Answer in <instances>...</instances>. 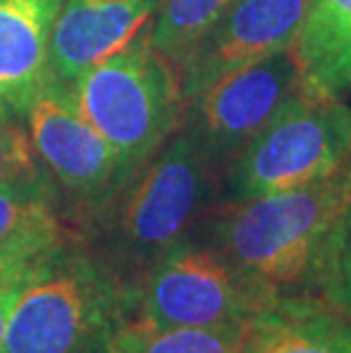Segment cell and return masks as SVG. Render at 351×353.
Here are the masks:
<instances>
[{
  "label": "cell",
  "mask_w": 351,
  "mask_h": 353,
  "mask_svg": "<svg viewBox=\"0 0 351 353\" xmlns=\"http://www.w3.org/2000/svg\"><path fill=\"white\" fill-rule=\"evenodd\" d=\"M53 255H50V258H53ZM50 258L41 260V262H34V265H26V267L12 269V272H7V274L0 276V351H3L7 324H10L12 312H14V307H17L19 299L23 296V292L28 290V285L41 274V269L46 267V262Z\"/></svg>",
  "instance_id": "cell-19"
},
{
  "label": "cell",
  "mask_w": 351,
  "mask_h": 353,
  "mask_svg": "<svg viewBox=\"0 0 351 353\" xmlns=\"http://www.w3.org/2000/svg\"><path fill=\"white\" fill-rule=\"evenodd\" d=\"M26 119L37 160L82 212L110 205L135 178L106 137L82 117L73 92L62 82L50 78L30 103Z\"/></svg>",
  "instance_id": "cell-7"
},
{
  "label": "cell",
  "mask_w": 351,
  "mask_h": 353,
  "mask_svg": "<svg viewBox=\"0 0 351 353\" xmlns=\"http://www.w3.org/2000/svg\"><path fill=\"white\" fill-rule=\"evenodd\" d=\"M310 0H235L178 69L185 103L242 66L294 48Z\"/></svg>",
  "instance_id": "cell-9"
},
{
  "label": "cell",
  "mask_w": 351,
  "mask_h": 353,
  "mask_svg": "<svg viewBox=\"0 0 351 353\" xmlns=\"http://www.w3.org/2000/svg\"><path fill=\"white\" fill-rule=\"evenodd\" d=\"M14 119L17 117L0 110V183L39 169L30 132Z\"/></svg>",
  "instance_id": "cell-18"
},
{
  "label": "cell",
  "mask_w": 351,
  "mask_h": 353,
  "mask_svg": "<svg viewBox=\"0 0 351 353\" xmlns=\"http://www.w3.org/2000/svg\"><path fill=\"white\" fill-rule=\"evenodd\" d=\"M62 246L57 187L41 169L0 183V244Z\"/></svg>",
  "instance_id": "cell-13"
},
{
  "label": "cell",
  "mask_w": 351,
  "mask_h": 353,
  "mask_svg": "<svg viewBox=\"0 0 351 353\" xmlns=\"http://www.w3.org/2000/svg\"><path fill=\"white\" fill-rule=\"evenodd\" d=\"M351 37V0H310L294 43L305 85H312Z\"/></svg>",
  "instance_id": "cell-16"
},
{
  "label": "cell",
  "mask_w": 351,
  "mask_h": 353,
  "mask_svg": "<svg viewBox=\"0 0 351 353\" xmlns=\"http://www.w3.org/2000/svg\"><path fill=\"white\" fill-rule=\"evenodd\" d=\"M148 30L71 85L82 117L135 176L178 130L188 108L178 71L153 50Z\"/></svg>",
  "instance_id": "cell-3"
},
{
  "label": "cell",
  "mask_w": 351,
  "mask_h": 353,
  "mask_svg": "<svg viewBox=\"0 0 351 353\" xmlns=\"http://www.w3.org/2000/svg\"><path fill=\"white\" fill-rule=\"evenodd\" d=\"M351 208V157L331 174L205 214L208 244L270 294L308 290L317 255Z\"/></svg>",
  "instance_id": "cell-1"
},
{
  "label": "cell",
  "mask_w": 351,
  "mask_h": 353,
  "mask_svg": "<svg viewBox=\"0 0 351 353\" xmlns=\"http://www.w3.org/2000/svg\"><path fill=\"white\" fill-rule=\"evenodd\" d=\"M240 353H351V319L310 292L281 294L249 319Z\"/></svg>",
  "instance_id": "cell-12"
},
{
  "label": "cell",
  "mask_w": 351,
  "mask_h": 353,
  "mask_svg": "<svg viewBox=\"0 0 351 353\" xmlns=\"http://www.w3.org/2000/svg\"><path fill=\"white\" fill-rule=\"evenodd\" d=\"M235 0H162L151 21V46L178 71L199 39Z\"/></svg>",
  "instance_id": "cell-15"
},
{
  "label": "cell",
  "mask_w": 351,
  "mask_h": 353,
  "mask_svg": "<svg viewBox=\"0 0 351 353\" xmlns=\"http://www.w3.org/2000/svg\"><path fill=\"white\" fill-rule=\"evenodd\" d=\"M305 85L294 48L230 71L188 103V130L223 169Z\"/></svg>",
  "instance_id": "cell-8"
},
{
  "label": "cell",
  "mask_w": 351,
  "mask_h": 353,
  "mask_svg": "<svg viewBox=\"0 0 351 353\" xmlns=\"http://www.w3.org/2000/svg\"><path fill=\"white\" fill-rule=\"evenodd\" d=\"M64 0H0V110L26 117L48 85L50 41Z\"/></svg>",
  "instance_id": "cell-11"
},
{
  "label": "cell",
  "mask_w": 351,
  "mask_h": 353,
  "mask_svg": "<svg viewBox=\"0 0 351 353\" xmlns=\"http://www.w3.org/2000/svg\"><path fill=\"white\" fill-rule=\"evenodd\" d=\"M351 157V108L338 94L305 87L226 167L230 201L292 190Z\"/></svg>",
  "instance_id": "cell-5"
},
{
  "label": "cell",
  "mask_w": 351,
  "mask_h": 353,
  "mask_svg": "<svg viewBox=\"0 0 351 353\" xmlns=\"http://www.w3.org/2000/svg\"><path fill=\"white\" fill-rule=\"evenodd\" d=\"M244 324L212 328H155L132 317L112 342L110 353H240Z\"/></svg>",
  "instance_id": "cell-14"
},
{
  "label": "cell",
  "mask_w": 351,
  "mask_h": 353,
  "mask_svg": "<svg viewBox=\"0 0 351 353\" xmlns=\"http://www.w3.org/2000/svg\"><path fill=\"white\" fill-rule=\"evenodd\" d=\"M64 246V244H62ZM62 246H41V244H0V276L12 272V269L34 265L50 258L53 253H57Z\"/></svg>",
  "instance_id": "cell-21"
},
{
  "label": "cell",
  "mask_w": 351,
  "mask_h": 353,
  "mask_svg": "<svg viewBox=\"0 0 351 353\" xmlns=\"http://www.w3.org/2000/svg\"><path fill=\"white\" fill-rule=\"evenodd\" d=\"M226 169L192 134L176 130L119 194L112 246L119 260L146 272L217 205Z\"/></svg>",
  "instance_id": "cell-4"
},
{
  "label": "cell",
  "mask_w": 351,
  "mask_h": 353,
  "mask_svg": "<svg viewBox=\"0 0 351 353\" xmlns=\"http://www.w3.org/2000/svg\"><path fill=\"white\" fill-rule=\"evenodd\" d=\"M162 0H64L50 41V76L71 87L89 66L132 41Z\"/></svg>",
  "instance_id": "cell-10"
},
{
  "label": "cell",
  "mask_w": 351,
  "mask_h": 353,
  "mask_svg": "<svg viewBox=\"0 0 351 353\" xmlns=\"http://www.w3.org/2000/svg\"><path fill=\"white\" fill-rule=\"evenodd\" d=\"M317 92H326V94H342L351 89V37L349 41L345 43L331 64L326 66L324 73L319 76L315 82L310 85Z\"/></svg>",
  "instance_id": "cell-20"
},
{
  "label": "cell",
  "mask_w": 351,
  "mask_h": 353,
  "mask_svg": "<svg viewBox=\"0 0 351 353\" xmlns=\"http://www.w3.org/2000/svg\"><path fill=\"white\" fill-rule=\"evenodd\" d=\"M305 292L324 299L351 319V208L319 251Z\"/></svg>",
  "instance_id": "cell-17"
},
{
  "label": "cell",
  "mask_w": 351,
  "mask_h": 353,
  "mask_svg": "<svg viewBox=\"0 0 351 353\" xmlns=\"http://www.w3.org/2000/svg\"><path fill=\"white\" fill-rule=\"evenodd\" d=\"M276 299L244 278L210 244L185 239L144 272L135 319L155 328L244 324Z\"/></svg>",
  "instance_id": "cell-6"
},
{
  "label": "cell",
  "mask_w": 351,
  "mask_h": 353,
  "mask_svg": "<svg viewBox=\"0 0 351 353\" xmlns=\"http://www.w3.org/2000/svg\"><path fill=\"white\" fill-rule=\"evenodd\" d=\"M135 307V285L62 246L19 299L0 353H110Z\"/></svg>",
  "instance_id": "cell-2"
}]
</instances>
